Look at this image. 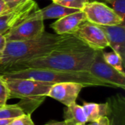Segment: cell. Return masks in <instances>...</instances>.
Returning <instances> with one entry per match:
<instances>
[{
	"label": "cell",
	"mask_w": 125,
	"mask_h": 125,
	"mask_svg": "<svg viewBox=\"0 0 125 125\" xmlns=\"http://www.w3.org/2000/svg\"><path fill=\"white\" fill-rule=\"evenodd\" d=\"M95 53V50L78 38L73 43L47 54L13 64L1 73L28 68L89 73Z\"/></svg>",
	"instance_id": "6da1fadb"
},
{
	"label": "cell",
	"mask_w": 125,
	"mask_h": 125,
	"mask_svg": "<svg viewBox=\"0 0 125 125\" xmlns=\"http://www.w3.org/2000/svg\"><path fill=\"white\" fill-rule=\"evenodd\" d=\"M77 40L73 34L59 35L45 31L34 39L7 42L0 62V73L13 64L43 56Z\"/></svg>",
	"instance_id": "7a4b0ae2"
},
{
	"label": "cell",
	"mask_w": 125,
	"mask_h": 125,
	"mask_svg": "<svg viewBox=\"0 0 125 125\" xmlns=\"http://www.w3.org/2000/svg\"><path fill=\"white\" fill-rule=\"evenodd\" d=\"M3 78H29L51 84L59 83L73 82L86 86H105L111 87L109 84L101 81L88 72L60 71L48 69L28 68L17 71L0 74Z\"/></svg>",
	"instance_id": "3957f363"
},
{
	"label": "cell",
	"mask_w": 125,
	"mask_h": 125,
	"mask_svg": "<svg viewBox=\"0 0 125 125\" xmlns=\"http://www.w3.org/2000/svg\"><path fill=\"white\" fill-rule=\"evenodd\" d=\"M9 89L10 99L18 98L26 101L44 100L52 84L29 78H4Z\"/></svg>",
	"instance_id": "277c9868"
},
{
	"label": "cell",
	"mask_w": 125,
	"mask_h": 125,
	"mask_svg": "<svg viewBox=\"0 0 125 125\" xmlns=\"http://www.w3.org/2000/svg\"><path fill=\"white\" fill-rule=\"evenodd\" d=\"M103 51H96L93 62L89 68V73L98 80L109 84L112 88L125 89V74H122L104 59Z\"/></svg>",
	"instance_id": "5b68a950"
},
{
	"label": "cell",
	"mask_w": 125,
	"mask_h": 125,
	"mask_svg": "<svg viewBox=\"0 0 125 125\" xmlns=\"http://www.w3.org/2000/svg\"><path fill=\"white\" fill-rule=\"evenodd\" d=\"M82 11L87 21L98 26H115L125 23L111 7L101 1H89Z\"/></svg>",
	"instance_id": "8992f818"
},
{
	"label": "cell",
	"mask_w": 125,
	"mask_h": 125,
	"mask_svg": "<svg viewBox=\"0 0 125 125\" xmlns=\"http://www.w3.org/2000/svg\"><path fill=\"white\" fill-rule=\"evenodd\" d=\"M39 9L35 1L27 0L23 3L0 14V34H5L14 26L23 21L31 13Z\"/></svg>",
	"instance_id": "52a82bcc"
},
{
	"label": "cell",
	"mask_w": 125,
	"mask_h": 125,
	"mask_svg": "<svg viewBox=\"0 0 125 125\" xmlns=\"http://www.w3.org/2000/svg\"><path fill=\"white\" fill-rule=\"evenodd\" d=\"M73 35L95 51H103L109 47L105 34L100 26L87 21L79 26Z\"/></svg>",
	"instance_id": "ba28073f"
},
{
	"label": "cell",
	"mask_w": 125,
	"mask_h": 125,
	"mask_svg": "<svg viewBox=\"0 0 125 125\" xmlns=\"http://www.w3.org/2000/svg\"><path fill=\"white\" fill-rule=\"evenodd\" d=\"M43 32H45L43 21L25 19L4 35L7 42L25 41L37 38Z\"/></svg>",
	"instance_id": "9c48e42d"
},
{
	"label": "cell",
	"mask_w": 125,
	"mask_h": 125,
	"mask_svg": "<svg viewBox=\"0 0 125 125\" xmlns=\"http://www.w3.org/2000/svg\"><path fill=\"white\" fill-rule=\"evenodd\" d=\"M83 87L85 86L83 84L73 82L55 83L52 85L47 97L59 101L65 106H69L76 103L77 98Z\"/></svg>",
	"instance_id": "30bf717a"
},
{
	"label": "cell",
	"mask_w": 125,
	"mask_h": 125,
	"mask_svg": "<svg viewBox=\"0 0 125 125\" xmlns=\"http://www.w3.org/2000/svg\"><path fill=\"white\" fill-rule=\"evenodd\" d=\"M104 31L106 39L115 53L125 60V23L115 26H100Z\"/></svg>",
	"instance_id": "8fae6325"
},
{
	"label": "cell",
	"mask_w": 125,
	"mask_h": 125,
	"mask_svg": "<svg viewBox=\"0 0 125 125\" xmlns=\"http://www.w3.org/2000/svg\"><path fill=\"white\" fill-rule=\"evenodd\" d=\"M86 21L85 13L82 10L59 18L51 24V28L56 34H73L79 26Z\"/></svg>",
	"instance_id": "7c38bea8"
},
{
	"label": "cell",
	"mask_w": 125,
	"mask_h": 125,
	"mask_svg": "<svg viewBox=\"0 0 125 125\" xmlns=\"http://www.w3.org/2000/svg\"><path fill=\"white\" fill-rule=\"evenodd\" d=\"M80 10H75L65 7L56 3H52L42 9H38L34 12L31 13L26 19L29 20H48V19H59L67 15L76 12Z\"/></svg>",
	"instance_id": "4fadbf2b"
},
{
	"label": "cell",
	"mask_w": 125,
	"mask_h": 125,
	"mask_svg": "<svg viewBox=\"0 0 125 125\" xmlns=\"http://www.w3.org/2000/svg\"><path fill=\"white\" fill-rule=\"evenodd\" d=\"M111 107L110 125H125V97L116 94L108 99Z\"/></svg>",
	"instance_id": "5bb4252c"
},
{
	"label": "cell",
	"mask_w": 125,
	"mask_h": 125,
	"mask_svg": "<svg viewBox=\"0 0 125 125\" xmlns=\"http://www.w3.org/2000/svg\"><path fill=\"white\" fill-rule=\"evenodd\" d=\"M81 106L89 123L96 122L105 116L108 117L111 114V107L108 100L103 103L83 102Z\"/></svg>",
	"instance_id": "9a60e30c"
},
{
	"label": "cell",
	"mask_w": 125,
	"mask_h": 125,
	"mask_svg": "<svg viewBox=\"0 0 125 125\" xmlns=\"http://www.w3.org/2000/svg\"><path fill=\"white\" fill-rule=\"evenodd\" d=\"M64 122L67 125H86V116L81 105L76 103L64 109Z\"/></svg>",
	"instance_id": "2e32d148"
},
{
	"label": "cell",
	"mask_w": 125,
	"mask_h": 125,
	"mask_svg": "<svg viewBox=\"0 0 125 125\" xmlns=\"http://www.w3.org/2000/svg\"><path fill=\"white\" fill-rule=\"evenodd\" d=\"M25 114L19 104L8 105L0 106V119H8L18 117Z\"/></svg>",
	"instance_id": "e0dca14e"
},
{
	"label": "cell",
	"mask_w": 125,
	"mask_h": 125,
	"mask_svg": "<svg viewBox=\"0 0 125 125\" xmlns=\"http://www.w3.org/2000/svg\"><path fill=\"white\" fill-rule=\"evenodd\" d=\"M103 58L105 61L111 65L112 67L118 70L122 74H125V70H124V65H125V62L122 60L121 56L118 55L114 51H111V52H103Z\"/></svg>",
	"instance_id": "ac0fdd59"
},
{
	"label": "cell",
	"mask_w": 125,
	"mask_h": 125,
	"mask_svg": "<svg viewBox=\"0 0 125 125\" xmlns=\"http://www.w3.org/2000/svg\"><path fill=\"white\" fill-rule=\"evenodd\" d=\"M53 3L64 6L67 8L82 10L89 0H51Z\"/></svg>",
	"instance_id": "d6986e66"
},
{
	"label": "cell",
	"mask_w": 125,
	"mask_h": 125,
	"mask_svg": "<svg viewBox=\"0 0 125 125\" xmlns=\"http://www.w3.org/2000/svg\"><path fill=\"white\" fill-rule=\"evenodd\" d=\"M107 3L111 5L113 10L125 21V0H105Z\"/></svg>",
	"instance_id": "ffe728a7"
},
{
	"label": "cell",
	"mask_w": 125,
	"mask_h": 125,
	"mask_svg": "<svg viewBox=\"0 0 125 125\" xmlns=\"http://www.w3.org/2000/svg\"><path fill=\"white\" fill-rule=\"evenodd\" d=\"M7 125H35L31 116V114H23L13 118Z\"/></svg>",
	"instance_id": "44dd1931"
},
{
	"label": "cell",
	"mask_w": 125,
	"mask_h": 125,
	"mask_svg": "<svg viewBox=\"0 0 125 125\" xmlns=\"http://www.w3.org/2000/svg\"><path fill=\"white\" fill-rule=\"evenodd\" d=\"M9 99V89L4 78L0 75V106L6 105Z\"/></svg>",
	"instance_id": "7402d4cb"
},
{
	"label": "cell",
	"mask_w": 125,
	"mask_h": 125,
	"mask_svg": "<svg viewBox=\"0 0 125 125\" xmlns=\"http://www.w3.org/2000/svg\"><path fill=\"white\" fill-rule=\"evenodd\" d=\"M110 125V119L108 117L105 116V117L100 119L99 120H97L96 122H91V123H89L88 125Z\"/></svg>",
	"instance_id": "603a6c76"
},
{
	"label": "cell",
	"mask_w": 125,
	"mask_h": 125,
	"mask_svg": "<svg viewBox=\"0 0 125 125\" xmlns=\"http://www.w3.org/2000/svg\"><path fill=\"white\" fill-rule=\"evenodd\" d=\"M4 1L7 4L8 7L10 9H11V8H13V7L23 3L24 1H26L27 0H4Z\"/></svg>",
	"instance_id": "cb8c5ba5"
},
{
	"label": "cell",
	"mask_w": 125,
	"mask_h": 125,
	"mask_svg": "<svg viewBox=\"0 0 125 125\" xmlns=\"http://www.w3.org/2000/svg\"><path fill=\"white\" fill-rule=\"evenodd\" d=\"M6 44H7V40L4 35L0 34V51H1L2 52L5 48Z\"/></svg>",
	"instance_id": "d4e9b609"
},
{
	"label": "cell",
	"mask_w": 125,
	"mask_h": 125,
	"mask_svg": "<svg viewBox=\"0 0 125 125\" xmlns=\"http://www.w3.org/2000/svg\"><path fill=\"white\" fill-rule=\"evenodd\" d=\"M10 8L7 5V4L5 3V1L4 0H0V14H1L2 12L7 11Z\"/></svg>",
	"instance_id": "484cf974"
},
{
	"label": "cell",
	"mask_w": 125,
	"mask_h": 125,
	"mask_svg": "<svg viewBox=\"0 0 125 125\" xmlns=\"http://www.w3.org/2000/svg\"><path fill=\"white\" fill-rule=\"evenodd\" d=\"M42 125H67L64 121H55V120H51L45 124Z\"/></svg>",
	"instance_id": "4316f807"
},
{
	"label": "cell",
	"mask_w": 125,
	"mask_h": 125,
	"mask_svg": "<svg viewBox=\"0 0 125 125\" xmlns=\"http://www.w3.org/2000/svg\"><path fill=\"white\" fill-rule=\"evenodd\" d=\"M12 119H0V125H7L9 122L11 121Z\"/></svg>",
	"instance_id": "83f0119b"
},
{
	"label": "cell",
	"mask_w": 125,
	"mask_h": 125,
	"mask_svg": "<svg viewBox=\"0 0 125 125\" xmlns=\"http://www.w3.org/2000/svg\"><path fill=\"white\" fill-rule=\"evenodd\" d=\"M2 54H3V52L1 51H0V62H1V59L2 58Z\"/></svg>",
	"instance_id": "f1b7e54d"
},
{
	"label": "cell",
	"mask_w": 125,
	"mask_h": 125,
	"mask_svg": "<svg viewBox=\"0 0 125 125\" xmlns=\"http://www.w3.org/2000/svg\"><path fill=\"white\" fill-rule=\"evenodd\" d=\"M33 1H35V0H33Z\"/></svg>",
	"instance_id": "f546056e"
}]
</instances>
